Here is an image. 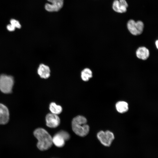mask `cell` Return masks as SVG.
Segmentation results:
<instances>
[{
    "mask_svg": "<svg viewBox=\"0 0 158 158\" xmlns=\"http://www.w3.org/2000/svg\"><path fill=\"white\" fill-rule=\"evenodd\" d=\"M33 134L38 140L37 146L39 150H46L51 147L53 144L52 138L45 130L42 128H37Z\"/></svg>",
    "mask_w": 158,
    "mask_h": 158,
    "instance_id": "cell-1",
    "label": "cell"
},
{
    "mask_svg": "<svg viewBox=\"0 0 158 158\" xmlns=\"http://www.w3.org/2000/svg\"><path fill=\"white\" fill-rule=\"evenodd\" d=\"M85 118L82 116H78L74 118L72 122V128L73 132L77 135L81 137L86 135L89 131V127L87 124Z\"/></svg>",
    "mask_w": 158,
    "mask_h": 158,
    "instance_id": "cell-2",
    "label": "cell"
},
{
    "mask_svg": "<svg viewBox=\"0 0 158 158\" xmlns=\"http://www.w3.org/2000/svg\"><path fill=\"white\" fill-rule=\"evenodd\" d=\"M13 77L10 75L2 74L0 75V90L3 93H11L14 85Z\"/></svg>",
    "mask_w": 158,
    "mask_h": 158,
    "instance_id": "cell-3",
    "label": "cell"
},
{
    "mask_svg": "<svg viewBox=\"0 0 158 158\" xmlns=\"http://www.w3.org/2000/svg\"><path fill=\"white\" fill-rule=\"evenodd\" d=\"M127 27L130 32L133 35H137L142 32L144 28V24L143 22L140 20L135 21L131 19L127 23Z\"/></svg>",
    "mask_w": 158,
    "mask_h": 158,
    "instance_id": "cell-4",
    "label": "cell"
},
{
    "mask_svg": "<svg viewBox=\"0 0 158 158\" xmlns=\"http://www.w3.org/2000/svg\"><path fill=\"white\" fill-rule=\"evenodd\" d=\"M97 137L101 143L106 147L110 146L115 138L114 133L109 130L100 131L97 133Z\"/></svg>",
    "mask_w": 158,
    "mask_h": 158,
    "instance_id": "cell-5",
    "label": "cell"
},
{
    "mask_svg": "<svg viewBox=\"0 0 158 158\" xmlns=\"http://www.w3.org/2000/svg\"><path fill=\"white\" fill-rule=\"evenodd\" d=\"M51 4L47 3L45 6V9L49 12L59 11L63 7V0H47Z\"/></svg>",
    "mask_w": 158,
    "mask_h": 158,
    "instance_id": "cell-6",
    "label": "cell"
},
{
    "mask_svg": "<svg viewBox=\"0 0 158 158\" xmlns=\"http://www.w3.org/2000/svg\"><path fill=\"white\" fill-rule=\"evenodd\" d=\"M128 6L126 0H115L113 3L112 8L116 12L123 13L126 11Z\"/></svg>",
    "mask_w": 158,
    "mask_h": 158,
    "instance_id": "cell-7",
    "label": "cell"
},
{
    "mask_svg": "<svg viewBox=\"0 0 158 158\" xmlns=\"http://www.w3.org/2000/svg\"><path fill=\"white\" fill-rule=\"evenodd\" d=\"M47 126L51 128H55L60 124V119L57 115L52 113L48 114L46 116Z\"/></svg>",
    "mask_w": 158,
    "mask_h": 158,
    "instance_id": "cell-8",
    "label": "cell"
},
{
    "mask_svg": "<svg viewBox=\"0 0 158 158\" xmlns=\"http://www.w3.org/2000/svg\"><path fill=\"white\" fill-rule=\"evenodd\" d=\"M9 113L7 107L4 104L0 103V124H5L8 121Z\"/></svg>",
    "mask_w": 158,
    "mask_h": 158,
    "instance_id": "cell-9",
    "label": "cell"
},
{
    "mask_svg": "<svg viewBox=\"0 0 158 158\" xmlns=\"http://www.w3.org/2000/svg\"><path fill=\"white\" fill-rule=\"evenodd\" d=\"M37 72L40 77L42 78L47 79L50 76L51 70L49 67L44 64L41 63L39 65Z\"/></svg>",
    "mask_w": 158,
    "mask_h": 158,
    "instance_id": "cell-10",
    "label": "cell"
},
{
    "mask_svg": "<svg viewBox=\"0 0 158 158\" xmlns=\"http://www.w3.org/2000/svg\"><path fill=\"white\" fill-rule=\"evenodd\" d=\"M137 57L139 59L146 60L149 57L150 52L149 50L145 47H139L136 52Z\"/></svg>",
    "mask_w": 158,
    "mask_h": 158,
    "instance_id": "cell-11",
    "label": "cell"
},
{
    "mask_svg": "<svg viewBox=\"0 0 158 158\" xmlns=\"http://www.w3.org/2000/svg\"><path fill=\"white\" fill-rule=\"evenodd\" d=\"M52 141L53 143L56 146L61 147L64 145L66 141L63 137L58 132L52 138Z\"/></svg>",
    "mask_w": 158,
    "mask_h": 158,
    "instance_id": "cell-12",
    "label": "cell"
},
{
    "mask_svg": "<svg viewBox=\"0 0 158 158\" xmlns=\"http://www.w3.org/2000/svg\"><path fill=\"white\" fill-rule=\"evenodd\" d=\"M116 108L118 112L121 113H123L128 111V104L125 101H120L116 103Z\"/></svg>",
    "mask_w": 158,
    "mask_h": 158,
    "instance_id": "cell-13",
    "label": "cell"
},
{
    "mask_svg": "<svg viewBox=\"0 0 158 158\" xmlns=\"http://www.w3.org/2000/svg\"><path fill=\"white\" fill-rule=\"evenodd\" d=\"M92 77V72L90 68H85L81 71V78L83 81H87Z\"/></svg>",
    "mask_w": 158,
    "mask_h": 158,
    "instance_id": "cell-14",
    "label": "cell"
},
{
    "mask_svg": "<svg viewBox=\"0 0 158 158\" xmlns=\"http://www.w3.org/2000/svg\"><path fill=\"white\" fill-rule=\"evenodd\" d=\"M49 109L51 113L58 115L61 113L62 110V107L57 105L54 102L51 103L49 106Z\"/></svg>",
    "mask_w": 158,
    "mask_h": 158,
    "instance_id": "cell-15",
    "label": "cell"
},
{
    "mask_svg": "<svg viewBox=\"0 0 158 158\" xmlns=\"http://www.w3.org/2000/svg\"><path fill=\"white\" fill-rule=\"evenodd\" d=\"M10 24L16 28L20 29L21 28V25L19 22L17 20L12 19L10 21Z\"/></svg>",
    "mask_w": 158,
    "mask_h": 158,
    "instance_id": "cell-16",
    "label": "cell"
},
{
    "mask_svg": "<svg viewBox=\"0 0 158 158\" xmlns=\"http://www.w3.org/2000/svg\"><path fill=\"white\" fill-rule=\"evenodd\" d=\"M64 138L65 141L68 140L70 138V136L69 133L67 132L61 130L58 132Z\"/></svg>",
    "mask_w": 158,
    "mask_h": 158,
    "instance_id": "cell-17",
    "label": "cell"
},
{
    "mask_svg": "<svg viewBox=\"0 0 158 158\" xmlns=\"http://www.w3.org/2000/svg\"><path fill=\"white\" fill-rule=\"evenodd\" d=\"M6 28L7 30L10 32L14 31L16 29V28L11 24L7 25Z\"/></svg>",
    "mask_w": 158,
    "mask_h": 158,
    "instance_id": "cell-18",
    "label": "cell"
},
{
    "mask_svg": "<svg viewBox=\"0 0 158 158\" xmlns=\"http://www.w3.org/2000/svg\"><path fill=\"white\" fill-rule=\"evenodd\" d=\"M155 44L157 49L158 48V41L157 40L155 42Z\"/></svg>",
    "mask_w": 158,
    "mask_h": 158,
    "instance_id": "cell-19",
    "label": "cell"
}]
</instances>
